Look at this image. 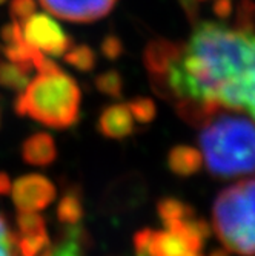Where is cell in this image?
<instances>
[{
    "label": "cell",
    "mask_w": 255,
    "mask_h": 256,
    "mask_svg": "<svg viewBox=\"0 0 255 256\" xmlns=\"http://www.w3.org/2000/svg\"><path fill=\"white\" fill-rule=\"evenodd\" d=\"M168 166L177 176L195 175L203 166V155L191 146H175L168 154Z\"/></svg>",
    "instance_id": "30bf717a"
},
{
    "label": "cell",
    "mask_w": 255,
    "mask_h": 256,
    "mask_svg": "<svg viewBox=\"0 0 255 256\" xmlns=\"http://www.w3.org/2000/svg\"><path fill=\"white\" fill-rule=\"evenodd\" d=\"M206 168L217 178L255 174V124L240 114L218 110L200 124Z\"/></svg>",
    "instance_id": "3957f363"
},
{
    "label": "cell",
    "mask_w": 255,
    "mask_h": 256,
    "mask_svg": "<svg viewBox=\"0 0 255 256\" xmlns=\"http://www.w3.org/2000/svg\"><path fill=\"white\" fill-rule=\"evenodd\" d=\"M83 246V230L77 226L68 227L62 241L56 247H50V250L45 252L42 256H85Z\"/></svg>",
    "instance_id": "7c38bea8"
},
{
    "label": "cell",
    "mask_w": 255,
    "mask_h": 256,
    "mask_svg": "<svg viewBox=\"0 0 255 256\" xmlns=\"http://www.w3.org/2000/svg\"><path fill=\"white\" fill-rule=\"evenodd\" d=\"M22 156L28 164L33 166H50L57 156V148L51 135L36 134L31 135L22 148Z\"/></svg>",
    "instance_id": "9c48e42d"
},
{
    "label": "cell",
    "mask_w": 255,
    "mask_h": 256,
    "mask_svg": "<svg viewBox=\"0 0 255 256\" xmlns=\"http://www.w3.org/2000/svg\"><path fill=\"white\" fill-rule=\"evenodd\" d=\"M209 256H229V254L226 253V250H220L218 248V250H214Z\"/></svg>",
    "instance_id": "d6986e66"
},
{
    "label": "cell",
    "mask_w": 255,
    "mask_h": 256,
    "mask_svg": "<svg viewBox=\"0 0 255 256\" xmlns=\"http://www.w3.org/2000/svg\"><path fill=\"white\" fill-rule=\"evenodd\" d=\"M83 201L77 189H69L60 200L57 207V218L68 227L77 226L83 218Z\"/></svg>",
    "instance_id": "8fae6325"
},
{
    "label": "cell",
    "mask_w": 255,
    "mask_h": 256,
    "mask_svg": "<svg viewBox=\"0 0 255 256\" xmlns=\"http://www.w3.org/2000/svg\"><path fill=\"white\" fill-rule=\"evenodd\" d=\"M209 226L195 216L166 226V230L155 232L143 228L134 235L135 256H198Z\"/></svg>",
    "instance_id": "5b68a950"
},
{
    "label": "cell",
    "mask_w": 255,
    "mask_h": 256,
    "mask_svg": "<svg viewBox=\"0 0 255 256\" xmlns=\"http://www.w3.org/2000/svg\"><path fill=\"white\" fill-rule=\"evenodd\" d=\"M50 14L77 23L96 22L114 8L117 0H39Z\"/></svg>",
    "instance_id": "52a82bcc"
},
{
    "label": "cell",
    "mask_w": 255,
    "mask_h": 256,
    "mask_svg": "<svg viewBox=\"0 0 255 256\" xmlns=\"http://www.w3.org/2000/svg\"><path fill=\"white\" fill-rule=\"evenodd\" d=\"M82 94L77 82L45 58L25 83L16 100V112L43 126L68 129L77 123Z\"/></svg>",
    "instance_id": "7a4b0ae2"
},
{
    "label": "cell",
    "mask_w": 255,
    "mask_h": 256,
    "mask_svg": "<svg viewBox=\"0 0 255 256\" xmlns=\"http://www.w3.org/2000/svg\"><path fill=\"white\" fill-rule=\"evenodd\" d=\"M212 221L226 250L255 256V178L229 186L218 194Z\"/></svg>",
    "instance_id": "277c9868"
},
{
    "label": "cell",
    "mask_w": 255,
    "mask_h": 256,
    "mask_svg": "<svg viewBox=\"0 0 255 256\" xmlns=\"http://www.w3.org/2000/svg\"><path fill=\"white\" fill-rule=\"evenodd\" d=\"M135 122L146 124L155 117V104L149 98H137L129 103Z\"/></svg>",
    "instance_id": "9a60e30c"
},
{
    "label": "cell",
    "mask_w": 255,
    "mask_h": 256,
    "mask_svg": "<svg viewBox=\"0 0 255 256\" xmlns=\"http://www.w3.org/2000/svg\"><path fill=\"white\" fill-rule=\"evenodd\" d=\"M235 26L203 22L180 46L155 43L148 69L158 92L191 124L218 110H246L255 98V8Z\"/></svg>",
    "instance_id": "6da1fadb"
},
{
    "label": "cell",
    "mask_w": 255,
    "mask_h": 256,
    "mask_svg": "<svg viewBox=\"0 0 255 256\" xmlns=\"http://www.w3.org/2000/svg\"><path fill=\"white\" fill-rule=\"evenodd\" d=\"M158 216L165 226H171L174 222L183 221L195 216L194 208L186 204L184 201H180L177 198H163L157 204Z\"/></svg>",
    "instance_id": "4fadbf2b"
},
{
    "label": "cell",
    "mask_w": 255,
    "mask_h": 256,
    "mask_svg": "<svg viewBox=\"0 0 255 256\" xmlns=\"http://www.w3.org/2000/svg\"><path fill=\"white\" fill-rule=\"evenodd\" d=\"M11 189V181L7 175L0 174V195L2 194H10Z\"/></svg>",
    "instance_id": "e0dca14e"
},
{
    "label": "cell",
    "mask_w": 255,
    "mask_h": 256,
    "mask_svg": "<svg viewBox=\"0 0 255 256\" xmlns=\"http://www.w3.org/2000/svg\"><path fill=\"white\" fill-rule=\"evenodd\" d=\"M246 112H247V114L250 115V117L253 118V122H255V98H253V100H252V103H250V104L247 106Z\"/></svg>",
    "instance_id": "ac0fdd59"
},
{
    "label": "cell",
    "mask_w": 255,
    "mask_h": 256,
    "mask_svg": "<svg viewBox=\"0 0 255 256\" xmlns=\"http://www.w3.org/2000/svg\"><path fill=\"white\" fill-rule=\"evenodd\" d=\"M10 194L19 212H40L54 201L56 188L46 176L30 174L17 178Z\"/></svg>",
    "instance_id": "8992f818"
},
{
    "label": "cell",
    "mask_w": 255,
    "mask_h": 256,
    "mask_svg": "<svg viewBox=\"0 0 255 256\" xmlns=\"http://www.w3.org/2000/svg\"><path fill=\"white\" fill-rule=\"evenodd\" d=\"M198 256H201V254H198Z\"/></svg>",
    "instance_id": "44dd1931"
},
{
    "label": "cell",
    "mask_w": 255,
    "mask_h": 256,
    "mask_svg": "<svg viewBox=\"0 0 255 256\" xmlns=\"http://www.w3.org/2000/svg\"><path fill=\"white\" fill-rule=\"evenodd\" d=\"M97 84H99L100 90H103L105 94H108L111 97H119L120 96L122 82H120L117 74H106V76L100 77Z\"/></svg>",
    "instance_id": "2e32d148"
},
{
    "label": "cell",
    "mask_w": 255,
    "mask_h": 256,
    "mask_svg": "<svg viewBox=\"0 0 255 256\" xmlns=\"http://www.w3.org/2000/svg\"><path fill=\"white\" fill-rule=\"evenodd\" d=\"M99 132L106 138L122 140L135 129V118L129 104H112L103 109L99 117Z\"/></svg>",
    "instance_id": "ba28073f"
},
{
    "label": "cell",
    "mask_w": 255,
    "mask_h": 256,
    "mask_svg": "<svg viewBox=\"0 0 255 256\" xmlns=\"http://www.w3.org/2000/svg\"><path fill=\"white\" fill-rule=\"evenodd\" d=\"M2 2H7V0H0V4H2Z\"/></svg>",
    "instance_id": "ffe728a7"
},
{
    "label": "cell",
    "mask_w": 255,
    "mask_h": 256,
    "mask_svg": "<svg viewBox=\"0 0 255 256\" xmlns=\"http://www.w3.org/2000/svg\"><path fill=\"white\" fill-rule=\"evenodd\" d=\"M0 256H19L16 234L2 214H0Z\"/></svg>",
    "instance_id": "5bb4252c"
}]
</instances>
